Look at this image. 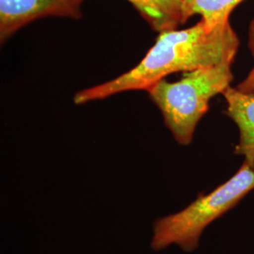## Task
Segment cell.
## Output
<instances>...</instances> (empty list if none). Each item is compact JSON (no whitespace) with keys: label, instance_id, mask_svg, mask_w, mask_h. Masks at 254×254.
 <instances>
[{"label":"cell","instance_id":"1","mask_svg":"<svg viewBox=\"0 0 254 254\" xmlns=\"http://www.w3.org/2000/svg\"><path fill=\"white\" fill-rule=\"evenodd\" d=\"M238 47L239 39L230 21L212 28L200 19L189 28L159 33L154 46L133 69L77 92L73 102L82 105L124 91H147L172 73L232 64Z\"/></svg>","mask_w":254,"mask_h":254},{"label":"cell","instance_id":"2","mask_svg":"<svg viewBox=\"0 0 254 254\" xmlns=\"http://www.w3.org/2000/svg\"><path fill=\"white\" fill-rule=\"evenodd\" d=\"M234 78L232 64H219L184 73L180 80L155 83L148 91L160 109L166 127L181 145H189L209 102L230 87Z\"/></svg>","mask_w":254,"mask_h":254},{"label":"cell","instance_id":"3","mask_svg":"<svg viewBox=\"0 0 254 254\" xmlns=\"http://www.w3.org/2000/svg\"><path fill=\"white\" fill-rule=\"evenodd\" d=\"M254 190V168L244 162L233 177L214 190L201 193L189 206L175 214L157 218L153 226L151 248L159 252L177 245L188 253L195 251L204 229Z\"/></svg>","mask_w":254,"mask_h":254},{"label":"cell","instance_id":"4","mask_svg":"<svg viewBox=\"0 0 254 254\" xmlns=\"http://www.w3.org/2000/svg\"><path fill=\"white\" fill-rule=\"evenodd\" d=\"M83 0H0V39L5 41L37 19L60 16L81 17Z\"/></svg>","mask_w":254,"mask_h":254},{"label":"cell","instance_id":"5","mask_svg":"<svg viewBox=\"0 0 254 254\" xmlns=\"http://www.w3.org/2000/svg\"><path fill=\"white\" fill-rule=\"evenodd\" d=\"M227 102V114L239 129V142L235 153L243 155L254 168V93H245L229 87L223 92Z\"/></svg>","mask_w":254,"mask_h":254},{"label":"cell","instance_id":"6","mask_svg":"<svg viewBox=\"0 0 254 254\" xmlns=\"http://www.w3.org/2000/svg\"><path fill=\"white\" fill-rule=\"evenodd\" d=\"M158 33L177 29L187 23L186 0H128Z\"/></svg>","mask_w":254,"mask_h":254},{"label":"cell","instance_id":"7","mask_svg":"<svg viewBox=\"0 0 254 254\" xmlns=\"http://www.w3.org/2000/svg\"><path fill=\"white\" fill-rule=\"evenodd\" d=\"M244 0H186L185 9L188 19L200 15L209 27H215L230 21L236 6Z\"/></svg>","mask_w":254,"mask_h":254},{"label":"cell","instance_id":"8","mask_svg":"<svg viewBox=\"0 0 254 254\" xmlns=\"http://www.w3.org/2000/svg\"><path fill=\"white\" fill-rule=\"evenodd\" d=\"M249 48L254 58V19L252 20L249 27ZM236 89L245 93H254V66L245 79L236 86Z\"/></svg>","mask_w":254,"mask_h":254}]
</instances>
